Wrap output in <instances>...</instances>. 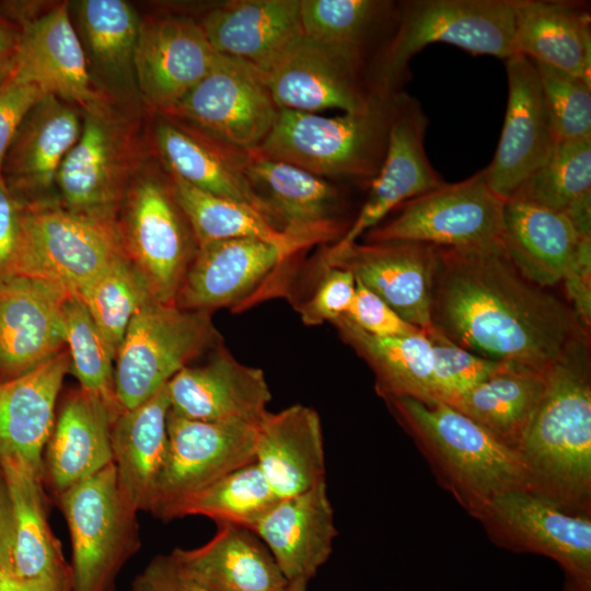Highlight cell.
Segmentation results:
<instances>
[{
	"label": "cell",
	"instance_id": "6da1fadb",
	"mask_svg": "<svg viewBox=\"0 0 591 591\" xmlns=\"http://www.w3.org/2000/svg\"><path fill=\"white\" fill-rule=\"evenodd\" d=\"M432 328L487 359L549 370L588 332L557 296L525 278L503 243L437 247Z\"/></svg>",
	"mask_w": 591,
	"mask_h": 591
},
{
	"label": "cell",
	"instance_id": "7a4b0ae2",
	"mask_svg": "<svg viewBox=\"0 0 591 591\" xmlns=\"http://www.w3.org/2000/svg\"><path fill=\"white\" fill-rule=\"evenodd\" d=\"M589 340L555 363L518 449L525 489L573 514H591Z\"/></svg>",
	"mask_w": 591,
	"mask_h": 591
},
{
	"label": "cell",
	"instance_id": "3957f363",
	"mask_svg": "<svg viewBox=\"0 0 591 591\" xmlns=\"http://www.w3.org/2000/svg\"><path fill=\"white\" fill-rule=\"evenodd\" d=\"M439 482L477 518L498 495L525 488L518 452L443 402L384 398Z\"/></svg>",
	"mask_w": 591,
	"mask_h": 591
},
{
	"label": "cell",
	"instance_id": "277c9868",
	"mask_svg": "<svg viewBox=\"0 0 591 591\" xmlns=\"http://www.w3.org/2000/svg\"><path fill=\"white\" fill-rule=\"evenodd\" d=\"M399 93L374 91L364 109L336 117L280 109L256 151L323 178L372 181L385 157Z\"/></svg>",
	"mask_w": 591,
	"mask_h": 591
},
{
	"label": "cell",
	"instance_id": "5b68a950",
	"mask_svg": "<svg viewBox=\"0 0 591 591\" xmlns=\"http://www.w3.org/2000/svg\"><path fill=\"white\" fill-rule=\"evenodd\" d=\"M514 0H408L398 4L394 33L368 67L373 91L398 92L410 59L432 43L474 55H513Z\"/></svg>",
	"mask_w": 591,
	"mask_h": 591
},
{
	"label": "cell",
	"instance_id": "8992f818",
	"mask_svg": "<svg viewBox=\"0 0 591 591\" xmlns=\"http://www.w3.org/2000/svg\"><path fill=\"white\" fill-rule=\"evenodd\" d=\"M55 498L70 532L71 591H116L141 541L138 511L121 491L114 463Z\"/></svg>",
	"mask_w": 591,
	"mask_h": 591
},
{
	"label": "cell",
	"instance_id": "52a82bcc",
	"mask_svg": "<svg viewBox=\"0 0 591 591\" xmlns=\"http://www.w3.org/2000/svg\"><path fill=\"white\" fill-rule=\"evenodd\" d=\"M142 162L136 126L112 99L83 109L80 136L57 175L58 205L77 215L116 221Z\"/></svg>",
	"mask_w": 591,
	"mask_h": 591
},
{
	"label": "cell",
	"instance_id": "ba28073f",
	"mask_svg": "<svg viewBox=\"0 0 591 591\" xmlns=\"http://www.w3.org/2000/svg\"><path fill=\"white\" fill-rule=\"evenodd\" d=\"M221 336L204 311L179 309L153 299L131 317L114 363L118 407L139 406Z\"/></svg>",
	"mask_w": 591,
	"mask_h": 591
},
{
	"label": "cell",
	"instance_id": "9c48e42d",
	"mask_svg": "<svg viewBox=\"0 0 591 591\" xmlns=\"http://www.w3.org/2000/svg\"><path fill=\"white\" fill-rule=\"evenodd\" d=\"M116 223L124 253L144 279L152 299L175 304L198 243L166 172L140 169L125 194Z\"/></svg>",
	"mask_w": 591,
	"mask_h": 591
},
{
	"label": "cell",
	"instance_id": "30bf717a",
	"mask_svg": "<svg viewBox=\"0 0 591 591\" xmlns=\"http://www.w3.org/2000/svg\"><path fill=\"white\" fill-rule=\"evenodd\" d=\"M121 254L116 221L77 215L58 204H22L20 240L7 275L40 279L76 294Z\"/></svg>",
	"mask_w": 591,
	"mask_h": 591
},
{
	"label": "cell",
	"instance_id": "8fae6325",
	"mask_svg": "<svg viewBox=\"0 0 591 591\" xmlns=\"http://www.w3.org/2000/svg\"><path fill=\"white\" fill-rule=\"evenodd\" d=\"M506 200L489 187L484 170L404 202L384 224L368 231L366 242L407 241L437 247H484L503 243Z\"/></svg>",
	"mask_w": 591,
	"mask_h": 591
},
{
	"label": "cell",
	"instance_id": "7c38bea8",
	"mask_svg": "<svg viewBox=\"0 0 591 591\" xmlns=\"http://www.w3.org/2000/svg\"><path fill=\"white\" fill-rule=\"evenodd\" d=\"M489 537L513 552L544 555L566 573L565 591H591V518L573 514L525 488L494 498L476 518Z\"/></svg>",
	"mask_w": 591,
	"mask_h": 591
},
{
	"label": "cell",
	"instance_id": "4fadbf2b",
	"mask_svg": "<svg viewBox=\"0 0 591 591\" xmlns=\"http://www.w3.org/2000/svg\"><path fill=\"white\" fill-rule=\"evenodd\" d=\"M314 244L309 237L293 234L279 241L240 237L199 244L175 305L208 313L220 308L243 309L260 286Z\"/></svg>",
	"mask_w": 591,
	"mask_h": 591
},
{
	"label": "cell",
	"instance_id": "5bb4252c",
	"mask_svg": "<svg viewBox=\"0 0 591 591\" xmlns=\"http://www.w3.org/2000/svg\"><path fill=\"white\" fill-rule=\"evenodd\" d=\"M279 111L262 71L219 55L206 77L161 114L186 121L231 146L253 151L270 132Z\"/></svg>",
	"mask_w": 591,
	"mask_h": 591
},
{
	"label": "cell",
	"instance_id": "9a60e30c",
	"mask_svg": "<svg viewBox=\"0 0 591 591\" xmlns=\"http://www.w3.org/2000/svg\"><path fill=\"white\" fill-rule=\"evenodd\" d=\"M30 8L27 4L16 21L21 35L10 77L82 111L111 99L90 72L69 3H58L39 13Z\"/></svg>",
	"mask_w": 591,
	"mask_h": 591
},
{
	"label": "cell",
	"instance_id": "2e32d148",
	"mask_svg": "<svg viewBox=\"0 0 591 591\" xmlns=\"http://www.w3.org/2000/svg\"><path fill=\"white\" fill-rule=\"evenodd\" d=\"M166 428L169 448L151 510L154 517L230 472L255 462L257 425L198 421L170 410Z\"/></svg>",
	"mask_w": 591,
	"mask_h": 591
},
{
	"label": "cell",
	"instance_id": "e0dca14e",
	"mask_svg": "<svg viewBox=\"0 0 591 591\" xmlns=\"http://www.w3.org/2000/svg\"><path fill=\"white\" fill-rule=\"evenodd\" d=\"M218 57L192 18L140 19L134 59L138 95L152 112L164 113L206 77Z\"/></svg>",
	"mask_w": 591,
	"mask_h": 591
},
{
	"label": "cell",
	"instance_id": "ac0fdd59",
	"mask_svg": "<svg viewBox=\"0 0 591 591\" xmlns=\"http://www.w3.org/2000/svg\"><path fill=\"white\" fill-rule=\"evenodd\" d=\"M279 109L304 113L364 109L372 90L366 62L327 49L303 35L263 72Z\"/></svg>",
	"mask_w": 591,
	"mask_h": 591
},
{
	"label": "cell",
	"instance_id": "d6986e66",
	"mask_svg": "<svg viewBox=\"0 0 591 591\" xmlns=\"http://www.w3.org/2000/svg\"><path fill=\"white\" fill-rule=\"evenodd\" d=\"M508 102L493 161L484 170L491 190L510 199L552 154L556 137L535 63L522 55L506 59Z\"/></svg>",
	"mask_w": 591,
	"mask_h": 591
},
{
	"label": "cell",
	"instance_id": "ffe728a7",
	"mask_svg": "<svg viewBox=\"0 0 591 591\" xmlns=\"http://www.w3.org/2000/svg\"><path fill=\"white\" fill-rule=\"evenodd\" d=\"M428 118L420 103L401 92L391 124L382 165L357 218L327 250L340 251L358 241L396 207L431 192L445 182L432 167L426 150Z\"/></svg>",
	"mask_w": 591,
	"mask_h": 591
},
{
	"label": "cell",
	"instance_id": "44dd1931",
	"mask_svg": "<svg viewBox=\"0 0 591 591\" xmlns=\"http://www.w3.org/2000/svg\"><path fill=\"white\" fill-rule=\"evenodd\" d=\"M322 265L351 271L356 280L405 321L426 333L432 329L430 303L436 246L407 241L356 242L337 252L326 250Z\"/></svg>",
	"mask_w": 591,
	"mask_h": 591
},
{
	"label": "cell",
	"instance_id": "7402d4cb",
	"mask_svg": "<svg viewBox=\"0 0 591 591\" xmlns=\"http://www.w3.org/2000/svg\"><path fill=\"white\" fill-rule=\"evenodd\" d=\"M170 410L206 422L258 425L271 393L262 369L240 362L223 346L201 366H186L166 384Z\"/></svg>",
	"mask_w": 591,
	"mask_h": 591
},
{
	"label": "cell",
	"instance_id": "603a6c76",
	"mask_svg": "<svg viewBox=\"0 0 591 591\" xmlns=\"http://www.w3.org/2000/svg\"><path fill=\"white\" fill-rule=\"evenodd\" d=\"M71 294L40 279L0 278V381L21 375L62 350L65 304Z\"/></svg>",
	"mask_w": 591,
	"mask_h": 591
},
{
	"label": "cell",
	"instance_id": "cb8c5ba5",
	"mask_svg": "<svg viewBox=\"0 0 591 591\" xmlns=\"http://www.w3.org/2000/svg\"><path fill=\"white\" fill-rule=\"evenodd\" d=\"M245 173L267 219L280 232L321 243L336 242L348 229L340 219V193L326 178L256 150L250 151Z\"/></svg>",
	"mask_w": 591,
	"mask_h": 591
},
{
	"label": "cell",
	"instance_id": "d4e9b609",
	"mask_svg": "<svg viewBox=\"0 0 591 591\" xmlns=\"http://www.w3.org/2000/svg\"><path fill=\"white\" fill-rule=\"evenodd\" d=\"M82 109L54 95L43 96L22 120L3 160L1 176L23 205L58 204L59 169L77 142Z\"/></svg>",
	"mask_w": 591,
	"mask_h": 591
},
{
	"label": "cell",
	"instance_id": "484cf974",
	"mask_svg": "<svg viewBox=\"0 0 591 591\" xmlns=\"http://www.w3.org/2000/svg\"><path fill=\"white\" fill-rule=\"evenodd\" d=\"M152 142L169 175L201 190L246 204L267 219L245 173L250 151L163 114H157Z\"/></svg>",
	"mask_w": 591,
	"mask_h": 591
},
{
	"label": "cell",
	"instance_id": "4316f807",
	"mask_svg": "<svg viewBox=\"0 0 591 591\" xmlns=\"http://www.w3.org/2000/svg\"><path fill=\"white\" fill-rule=\"evenodd\" d=\"M120 410L79 387L65 398L43 453V482L55 496L113 463L112 426Z\"/></svg>",
	"mask_w": 591,
	"mask_h": 591
},
{
	"label": "cell",
	"instance_id": "83f0119b",
	"mask_svg": "<svg viewBox=\"0 0 591 591\" xmlns=\"http://www.w3.org/2000/svg\"><path fill=\"white\" fill-rule=\"evenodd\" d=\"M251 531L267 546L289 582H309L328 560L338 534L325 479L280 498Z\"/></svg>",
	"mask_w": 591,
	"mask_h": 591
},
{
	"label": "cell",
	"instance_id": "f1b7e54d",
	"mask_svg": "<svg viewBox=\"0 0 591 591\" xmlns=\"http://www.w3.org/2000/svg\"><path fill=\"white\" fill-rule=\"evenodd\" d=\"M222 56L267 72L302 35L300 0H235L216 5L199 21Z\"/></svg>",
	"mask_w": 591,
	"mask_h": 591
},
{
	"label": "cell",
	"instance_id": "f546056e",
	"mask_svg": "<svg viewBox=\"0 0 591 591\" xmlns=\"http://www.w3.org/2000/svg\"><path fill=\"white\" fill-rule=\"evenodd\" d=\"M70 372L68 350L21 375L0 381V457H16L43 474L58 394Z\"/></svg>",
	"mask_w": 591,
	"mask_h": 591
},
{
	"label": "cell",
	"instance_id": "4dcf8cb0",
	"mask_svg": "<svg viewBox=\"0 0 591 591\" xmlns=\"http://www.w3.org/2000/svg\"><path fill=\"white\" fill-rule=\"evenodd\" d=\"M169 556L186 578L208 591H286L289 584L259 537L235 524H218L204 545L176 547Z\"/></svg>",
	"mask_w": 591,
	"mask_h": 591
},
{
	"label": "cell",
	"instance_id": "1f68e13d",
	"mask_svg": "<svg viewBox=\"0 0 591 591\" xmlns=\"http://www.w3.org/2000/svg\"><path fill=\"white\" fill-rule=\"evenodd\" d=\"M255 463L279 498L324 480V439L317 412L302 404L268 412L257 425Z\"/></svg>",
	"mask_w": 591,
	"mask_h": 591
},
{
	"label": "cell",
	"instance_id": "d6a6232c",
	"mask_svg": "<svg viewBox=\"0 0 591 591\" xmlns=\"http://www.w3.org/2000/svg\"><path fill=\"white\" fill-rule=\"evenodd\" d=\"M15 509L16 536L7 580L16 584H71V569L50 529L43 474L16 457H0Z\"/></svg>",
	"mask_w": 591,
	"mask_h": 591
},
{
	"label": "cell",
	"instance_id": "836d02e7",
	"mask_svg": "<svg viewBox=\"0 0 591 591\" xmlns=\"http://www.w3.org/2000/svg\"><path fill=\"white\" fill-rule=\"evenodd\" d=\"M513 55L590 82L591 19L579 1L514 0Z\"/></svg>",
	"mask_w": 591,
	"mask_h": 591
},
{
	"label": "cell",
	"instance_id": "e575fe53",
	"mask_svg": "<svg viewBox=\"0 0 591 591\" xmlns=\"http://www.w3.org/2000/svg\"><path fill=\"white\" fill-rule=\"evenodd\" d=\"M166 385L139 406L121 410L112 426L113 463L121 491L137 511H149L167 455Z\"/></svg>",
	"mask_w": 591,
	"mask_h": 591
},
{
	"label": "cell",
	"instance_id": "d590c367",
	"mask_svg": "<svg viewBox=\"0 0 591 591\" xmlns=\"http://www.w3.org/2000/svg\"><path fill=\"white\" fill-rule=\"evenodd\" d=\"M503 246L518 270L530 281L546 288L564 281L573 267L581 237L561 212L517 198L503 208Z\"/></svg>",
	"mask_w": 591,
	"mask_h": 591
},
{
	"label": "cell",
	"instance_id": "8d00e7d4",
	"mask_svg": "<svg viewBox=\"0 0 591 591\" xmlns=\"http://www.w3.org/2000/svg\"><path fill=\"white\" fill-rule=\"evenodd\" d=\"M74 27L97 86L111 99L137 92L134 59L140 18L124 0H80L69 4Z\"/></svg>",
	"mask_w": 591,
	"mask_h": 591
},
{
	"label": "cell",
	"instance_id": "74e56055",
	"mask_svg": "<svg viewBox=\"0 0 591 591\" xmlns=\"http://www.w3.org/2000/svg\"><path fill=\"white\" fill-rule=\"evenodd\" d=\"M549 370L503 362L490 378L447 404L517 451L545 395Z\"/></svg>",
	"mask_w": 591,
	"mask_h": 591
},
{
	"label": "cell",
	"instance_id": "f35d334b",
	"mask_svg": "<svg viewBox=\"0 0 591 591\" xmlns=\"http://www.w3.org/2000/svg\"><path fill=\"white\" fill-rule=\"evenodd\" d=\"M341 339L371 368L384 398L408 397L436 403L431 344L426 332L398 337L371 335L344 316L333 323Z\"/></svg>",
	"mask_w": 591,
	"mask_h": 591
},
{
	"label": "cell",
	"instance_id": "ab89813d",
	"mask_svg": "<svg viewBox=\"0 0 591 591\" xmlns=\"http://www.w3.org/2000/svg\"><path fill=\"white\" fill-rule=\"evenodd\" d=\"M279 499L258 465L252 462L170 505L157 518L170 521L202 515L217 524L229 523L251 530Z\"/></svg>",
	"mask_w": 591,
	"mask_h": 591
},
{
	"label": "cell",
	"instance_id": "60d3db41",
	"mask_svg": "<svg viewBox=\"0 0 591 591\" xmlns=\"http://www.w3.org/2000/svg\"><path fill=\"white\" fill-rule=\"evenodd\" d=\"M398 4L382 0H300L302 33L309 40L364 60L370 37L395 20Z\"/></svg>",
	"mask_w": 591,
	"mask_h": 591
},
{
	"label": "cell",
	"instance_id": "b9f144b4",
	"mask_svg": "<svg viewBox=\"0 0 591 591\" xmlns=\"http://www.w3.org/2000/svg\"><path fill=\"white\" fill-rule=\"evenodd\" d=\"M511 198L565 216L591 205V136L558 141L549 158Z\"/></svg>",
	"mask_w": 591,
	"mask_h": 591
},
{
	"label": "cell",
	"instance_id": "7bdbcfd3",
	"mask_svg": "<svg viewBox=\"0 0 591 591\" xmlns=\"http://www.w3.org/2000/svg\"><path fill=\"white\" fill-rule=\"evenodd\" d=\"M169 177L174 197L198 245L240 237L279 241L289 235L277 230L258 210L246 204L201 190L175 176Z\"/></svg>",
	"mask_w": 591,
	"mask_h": 591
},
{
	"label": "cell",
	"instance_id": "ee69618b",
	"mask_svg": "<svg viewBox=\"0 0 591 591\" xmlns=\"http://www.w3.org/2000/svg\"><path fill=\"white\" fill-rule=\"evenodd\" d=\"M76 296L115 354L135 313L152 299L147 283L125 254L117 256Z\"/></svg>",
	"mask_w": 591,
	"mask_h": 591
},
{
	"label": "cell",
	"instance_id": "f6af8a7d",
	"mask_svg": "<svg viewBox=\"0 0 591 591\" xmlns=\"http://www.w3.org/2000/svg\"><path fill=\"white\" fill-rule=\"evenodd\" d=\"M65 333L70 372L78 379L80 387L120 410L114 390L116 354L76 294H71L65 304Z\"/></svg>",
	"mask_w": 591,
	"mask_h": 591
},
{
	"label": "cell",
	"instance_id": "bcb514c9",
	"mask_svg": "<svg viewBox=\"0 0 591 591\" xmlns=\"http://www.w3.org/2000/svg\"><path fill=\"white\" fill-rule=\"evenodd\" d=\"M558 141L591 136V84L548 65L534 61Z\"/></svg>",
	"mask_w": 591,
	"mask_h": 591
},
{
	"label": "cell",
	"instance_id": "7dc6e473",
	"mask_svg": "<svg viewBox=\"0 0 591 591\" xmlns=\"http://www.w3.org/2000/svg\"><path fill=\"white\" fill-rule=\"evenodd\" d=\"M432 380L438 401L451 398L471 390L496 373L503 361L477 356L431 329Z\"/></svg>",
	"mask_w": 591,
	"mask_h": 591
},
{
	"label": "cell",
	"instance_id": "c3c4849f",
	"mask_svg": "<svg viewBox=\"0 0 591 591\" xmlns=\"http://www.w3.org/2000/svg\"><path fill=\"white\" fill-rule=\"evenodd\" d=\"M324 274L312 294L297 306L301 321L309 326L334 323L349 309L356 278L351 271L337 266H323Z\"/></svg>",
	"mask_w": 591,
	"mask_h": 591
},
{
	"label": "cell",
	"instance_id": "681fc988",
	"mask_svg": "<svg viewBox=\"0 0 591 591\" xmlns=\"http://www.w3.org/2000/svg\"><path fill=\"white\" fill-rule=\"evenodd\" d=\"M344 317L362 331L380 337L412 336L425 332L401 317L358 280L352 302Z\"/></svg>",
	"mask_w": 591,
	"mask_h": 591
},
{
	"label": "cell",
	"instance_id": "f907efd6",
	"mask_svg": "<svg viewBox=\"0 0 591 591\" xmlns=\"http://www.w3.org/2000/svg\"><path fill=\"white\" fill-rule=\"evenodd\" d=\"M46 94L9 77L0 84V175L9 147L28 111Z\"/></svg>",
	"mask_w": 591,
	"mask_h": 591
},
{
	"label": "cell",
	"instance_id": "816d5d0a",
	"mask_svg": "<svg viewBox=\"0 0 591 591\" xmlns=\"http://www.w3.org/2000/svg\"><path fill=\"white\" fill-rule=\"evenodd\" d=\"M131 591H208L188 578L175 566L167 555L153 557L144 569L138 573Z\"/></svg>",
	"mask_w": 591,
	"mask_h": 591
},
{
	"label": "cell",
	"instance_id": "f5cc1de1",
	"mask_svg": "<svg viewBox=\"0 0 591 591\" xmlns=\"http://www.w3.org/2000/svg\"><path fill=\"white\" fill-rule=\"evenodd\" d=\"M569 305L589 331L591 323V240L583 241L577 260L564 279Z\"/></svg>",
	"mask_w": 591,
	"mask_h": 591
},
{
	"label": "cell",
	"instance_id": "db71d44e",
	"mask_svg": "<svg viewBox=\"0 0 591 591\" xmlns=\"http://www.w3.org/2000/svg\"><path fill=\"white\" fill-rule=\"evenodd\" d=\"M22 220V204L0 175V278L5 276L16 251Z\"/></svg>",
	"mask_w": 591,
	"mask_h": 591
},
{
	"label": "cell",
	"instance_id": "11a10c76",
	"mask_svg": "<svg viewBox=\"0 0 591 591\" xmlns=\"http://www.w3.org/2000/svg\"><path fill=\"white\" fill-rule=\"evenodd\" d=\"M16 536L15 509L11 491L0 464V570L5 577L12 569Z\"/></svg>",
	"mask_w": 591,
	"mask_h": 591
},
{
	"label": "cell",
	"instance_id": "9f6ffc18",
	"mask_svg": "<svg viewBox=\"0 0 591 591\" xmlns=\"http://www.w3.org/2000/svg\"><path fill=\"white\" fill-rule=\"evenodd\" d=\"M20 35L19 23L7 16L0 9V84L11 76Z\"/></svg>",
	"mask_w": 591,
	"mask_h": 591
},
{
	"label": "cell",
	"instance_id": "6f0895ef",
	"mask_svg": "<svg viewBox=\"0 0 591 591\" xmlns=\"http://www.w3.org/2000/svg\"><path fill=\"white\" fill-rule=\"evenodd\" d=\"M0 591H71V584H16L9 580L0 581Z\"/></svg>",
	"mask_w": 591,
	"mask_h": 591
},
{
	"label": "cell",
	"instance_id": "680465c9",
	"mask_svg": "<svg viewBox=\"0 0 591 591\" xmlns=\"http://www.w3.org/2000/svg\"><path fill=\"white\" fill-rule=\"evenodd\" d=\"M286 591H308V581L303 579L291 581Z\"/></svg>",
	"mask_w": 591,
	"mask_h": 591
},
{
	"label": "cell",
	"instance_id": "91938a15",
	"mask_svg": "<svg viewBox=\"0 0 591 591\" xmlns=\"http://www.w3.org/2000/svg\"><path fill=\"white\" fill-rule=\"evenodd\" d=\"M2 580H5V577L3 576V573L0 570V581H2Z\"/></svg>",
	"mask_w": 591,
	"mask_h": 591
}]
</instances>
